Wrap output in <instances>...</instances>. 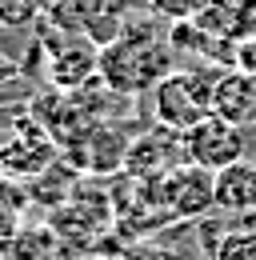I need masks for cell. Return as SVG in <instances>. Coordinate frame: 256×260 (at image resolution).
Masks as SVG:
<instances>
[{"mask_svg":"<svg viewBox=\"0 0 256 260\" xmlns=\"http://www.w3.org/2000/svg\"><path fill=\"white\" fill-rule=\"evenodd\" d=\"M160 68H164V52L152 36H136L124 32L116 44L100 48V80L112 88V92H144V88H156Z\"/></svg>","mask_w":256,"mask_h":260,"instance_id":"cell-1","label":"cell"},{"mask_svg":"<svg viewBox=\"0 0 256 260\" xmlns=\"http://www.w3.org/2000/svg\"><path fill=\"white\" fill-rule=\"evenodd\" d=\"M212 88H216V76L164 72V80L152 88L156 128H168V132H176V136H184L192 124H200L212 112Z\"/></svg>","mask_w":256,"mask_h":260,"instance_id":"cell-2","label":"cell"},{"mask_svg":"<svg viewBox=\"0 0 256 260\" xmlns=\"http://www.w3.org/2000/svg\"><path fill=\"white\" fill-rule=\"evenodd\" d=\"M244 148H248L244 124L224 120L216 112H208L200 124H192V128L184 132V160L200 164V168H208V172H220L228 164L244 160Z\"/></svg>","mask_w":256,"mask_h":260,"instance_id":"cell-3","label":"cell"},{"mask_svg":"<svg viewBox=\"0 0 256 260\" xmlns=\"http://www.w3.org/2000/svg\"><path fill=\"white\" fill-rule=\"evenodd\" d=\"M160 208L172 220H200L216 208V172L200 164H176L168 176H160Z\"/></svg>","mask_w":256,"mask_h":260,"instance_id":"cell-4","label":"cell"},{"mask_svg":"<svg viewBox=\"0 0 256 260\" xmlns=\"http://www.w3.org/2000/svg\"><path fill=\"white\" fill-rule=\"evenodd\" d=\"M52 164H56V140L36 120H20L16 132L0 144V172L8 180H36Z\"/></svg>","mask_w":256,"mask_h":260,"instance_id":"cell-5","label":"cell"},{"mask_svg":"<svg viewBox=\"0 0 256 260\" xmlns=\"http://www.w3.org/2000/svg\"><path fill=\"white\" fill-rule=\"evenodd\" d=\"M176 164H184V136H176L168 128H152L144 136H136L124 156L128 176H136V180H160Z\"/></svg>","mask_w":256,"mask_h":260,"instance_id":"cell-6","label":"cell"},{"mask_svg":"<svg viewBox=\"0 0 256 260\" xmlns=\"http://www.w3.org/2000/svg\"><path fill=\"white\" fill-rule=\"evenodd\" d=\"M92 76H100V48L88 36L64 48H48V80L56 92H80L84 84H92Z\"/></svg>","mask_w":256,"mask_h":260,"instance_id":"cell-7","label":"cell"},{"mask_svg":"<svg viewBox=\"0 0 256 260\" xmlns=\"http://www.w3.org/2000/svg\"><path fill=\"white\" fill-rule=\"evenodd\" d=\"M212 112L224 120L248 124L256 120V80L244 72H216V88H212Z\"/></svg>","mask_w":256,"mask_h":260,"instance_id":"cell-8","label":"cell"},{"mask_svg":"<svg viewBox=\"0 0 256 260\" xmlns=\"http://www.w3.org/2000/svg\"><path fill=\"white\" fill-rule=\"evenodd\" d=\"M216 208L256 212V164L252 160H236L216 172Z\"/></svg>","mask_w":256,"mask_h":260,"instance_id":"cell-9","label":"cell"},{"mask_svg":"<svg viewBox=\"0 0 256 260\" xmlns=\"http://www.w3.org/2000/svg\"><path fill=\"white\" fill-rule=\"evenodd\" d=\"M108 8H112V0H48L44 20H48L52 28H60V32L84 36Z\"/></svg>","mask_w":256,"mask_h":260,"instance_id":"cell-10","label":"cell"},{"mask_svg":"<svg viewBox=\"0 0 256 260\" xmlns=\"http://www.w3.org/2000/svg\"><path fill=\"white\" fill-rule=\"evenodd\" d=\"M208 260H256V228H228L204 240Z\"/></svg>","mask_w":256,"mask_h":260,"instance_id":"cell-11","label":"cell"},{"mask_svg":"<svg viewBox=\"0 0 256 260\" xmlns=\"http://www.w3.org/2000/svg\"><path fill=\"white\" fill-rule=\"evenodd\" d=\"M40 16L44 8L36 0H0V28H28Z\"/></svg>","mask_w":256,"mask_h":260,"instance_id":"cell-12","label":"cell"},{"mask_svg":"<svg viewBox=\"0 0 256 260\" xmlns=\"http://www.w3.org/2000/svg\"><path fill=\"white\" fill-rule=\"evenodd\" d=\"M148 4H152V12L168 16V20H196L208 0H148Z\"/></svg>","mask_w":256,"mask_h":260,"instance_id":"cell-13","label":"cell"},{"mask_svg":"<svg viewBox=\"0 0 256 260\" xmlns=\"http://www.w3.org/2000/svg\"><path fill=\"white\" fill-rule=\"evenodd\" d=\"M232 68L256 80V36H244V40L232 48Z\"/></svg>","mask_w":256,"mask_h":260,"instance_id":"cell-14","label":"cell"},{"mask_svg":"<svg viewBox=\"0 0 256 260\" xmlns=\"http://www.w3.org/2000/svg\"><path fill=\"white\" fill-rule=\"evenodd\" d=\"M16 76H20V68L12 64L8 56H0V84H8V80H16Z\"/></svg>","mask_w":256,"mask_h":260,"instance_id":"cell-15","label":"cell"},{"mask_svg":"<svg viewBox=\"0 0 256 260\" xmlns=\"http://www.w3.org/2000/svg\"><path fill=\"white\" fill-rule=\"evenodd\" d=\"M76 260H112V256H96V252H92V256H76Z\"/></svg>","mask_w":256,"mask_h":260,"instance_id":"cell-16","label":"cell"}]
</instances>
